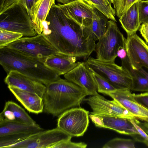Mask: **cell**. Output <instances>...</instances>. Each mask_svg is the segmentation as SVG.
Here are the masks:
<instances>
[{"mask_svg":"<svg viewBox=\"0 0 148 148\" xmlns=\"http://www.w3.org/2000/svg\"><path fill=\"white\" fill-rule=\"evenodd\" d=\"M66 16L83 27L91 24L93 7L84 0H76L66 4H58Z\"/></svg>","mask_w":148,"mask_h":148,"instance_id":"5bb4252c","label":"cell"},{"mask_svg":"<svg viewBox=\"0 0 148 148\" xmlns=\"http://www.w3.org/2000/svg\"><path fill=\"white\" fill-rule=\"evenodd\" d=\"M89 117L97 127L109 129L121 134L130 136L135 141H140L139 133L128 119L92 112L89 113Z\"/></svg>","mask_w":148,"mask_h":148,"instance_id":"8fae6325","label":"cell"},{"mask_svg":"<svg viewBox=\"0 0 148 148\" xmlns=\"http://www.w3.org/2000/svg\"><path fill=\"white\" fill-rule=\"evenodd\" d=\"M65 79L82 88L87 95L98 94L91 71L85 62H80L74 69L64 75Z\"/></svg>","mask_w":148,"mask_h":148,"instance_id":"9a60e30c","label":"cell"},{"mask_svg":"<svg viewBox=\"0 0 148 148\" xmlns=\"http://www.w3.org/2000/svg\"><path fill=\"white\" fill-rule=\"evenodd\" d=\"M131 91L128 89H117L106 95L119 102L137 119L141 120L148 118V110L135 100Z\"/></svg>","mask_w":148,"mask_h":148,"instance_id":"e0dca14e","label":"cell"},{"mask_svg":"<svg viewBox=\"0 0 148 148\" xmlns=\"http://www.w3.org/2000/svg\"><path fill=\"white\" fill-rule=\"evenodd\" d=\"M76 0H56V1L62 4H66L73 1H76Z\"/></svg>","mask_w":148,"mask_h":148,"instance_id":"74e56055","label":"cell"},{"mask_svg":"<svg viewBox=\"0 0 148 148\" xmlns=\"http://www.w3.org/2000/svg\"><path fill=\"white\" fill-rule=\"evenodd\" d=\"M125 49L133 69H148V45L136 33L127 34Z\"/></svg>","mask_w":148,"mask_h":148,"instance_id":"4fadbf2b","label":"cell"},{"mask_svg":"<svg viewBox=\"0 0 148 148\" xmlns=\"http://www.w3.org/2000/svg\"><path fill=\"white\" fill-rule=\"evenodd\" d=\"M6 0H0V10L2 8Z\"/></svg>","mask_w":148,"mask_h":148,"instance_id":"f35d334b","label":"cell"},{"mask_svg":"<svg viewBox=\"0 0 148 148\" xmlns=\"http://www.w3.org/2000/svg\"><path fill=\"white\" fill-rule=\"evenodd\" d=\"M55 4V0H38L31 8L30 16L37 34L42 33L43 22L45 20L51 6Z\"/></svg>","mask_w":148,"mask_h":148,"instance_id":"7402d4cb","label":"cell"},{"mask_svg":"<svg viewBox=\"0 0 148 148\" xmlns=\"http://www.w3.org/2000/svg\"><path fill=\"white\" fill-rule=\"evenodd\" d=\"M76 58L59 53L46 58L44 64L60 76L67 73L79 64L80 62H76Z\"/></svg>","mask_w":148,"mask_h":148,"instance_id":"44dd1931","label":"cell"},{"mask_svg":"<svg viewBox=\"0 0 148 148\" xmlns=\"http://www.w3.org/2000/svg\"><path fill=\"white\" fill-rule=\"evenodd\" d=\"M20 3L24 7L30 16L31 8L34 4L33 0H15L13 5Z\"/></svg>","mask_w":148,"mask_h":148,"instance_id":"836d02e7","label":"cell"},{"mask_svg":"<svg viewBox=\"0 0 148 148\" xmlns=\"http://www.w3.org/2000/svg\"><path fill=\"white\" fill-rule=\"evenodd\" d=\"M87 145L83 142L75 143L71 139L64 141L54 145L52 148H86Z\"/></svg>","mask_w":148,"mask_h":148,"instance_id":"4dcf8cb0","label":"cell"},{"mask_svg":"<svg viewBox=\"0 0 148 148\" xmlns=\"http://www.w3.org/2000/svg\"><path fill=\"white\" fill-rule=\"evenodd\" d=\"M0 64L7 74L16 71L45 85L60 78L43 60L7 47L0 48Z\"/></svg>","mask_w":148,"mask_h":148,"instance_id":"3957f363","label":"cell"},{"mask_svg":"<svg viewBox=\"0 0 148 148\" xmlns=\"http://www.w3.org/2000/svg\"><path fill=\"white\" fill-rule=\"evenodd\" d=\"M121 66L129 73L132 80L131 90L148 92V69H133L127 56L121 59Z\"/></svg>","mask_w":148,"mask_h":148,"instance_id":"ffe728a7","label":"cell"},{"mask_svg":"<svg viewBox=\"0 0 148 148\" xmlns=\"http://www.w3.org/2000/svg\"><path fill=\"white\" fill-rule=\"evenodd\" d=\"M85 63L91 71L106 79L116 89L131 90L132 80L130 75L115 62L104 61L90 57Z\"/></svg>","mask_w":148,"mask_h":148,"instance_id":"5b68a950","label":"cell"},{"mask_svg":"<svg viewBox=\"0 0 148 148\" xmlns=\"http://www.w3.org/2000/svg\"><path fill=\"white\" fill-rule=\"evenodd\" d=\"M117 57H118L121 59L127 56V55L125 47L120 48L117 51Z\"/></svg>","mask_w":148,"mask_h":148,"instance_id":"d590c367","label":"cell"},{"mask_svg":"<svg viewBox=\"0 0 148 148\" xmlns=\"http://www.w3.org/2000/svg\"><path fill=\"white\" fill-rule=\"evenodd\" d=\"M121 26L127 34L136 33L141 24L138 11V2L128 8L119 18Z\"/></svg>","mask_w":148,"mask_h":148,"instance_id":"603a6c76","label":"cell"},{"mask_svg":"<svg viewBox=\"0 0 148 148\" xmlns=\"http://www.w3.org/2000/svg\"><path fill=\"white\" fill-rule=\"evenodd\" d=\"M137 119H130L136 129L139 133L141 138V142L148 146V134L143 128L136 121Z\"/></svg>","mask_w":148,"mask_h":148,"instance_id":"1f68e13d","label":"cell"},{"mask_svg":"<svg viewBox=\"0 0 148 148\" xmlns=\"http://www.w3.org/2000/svg\"><path fill=\"white\" fill-rule=\"evenodd\" d=\"M72 137L57 127L32 135L8 148H52L57 144L71 139Z\"/></svg>","mask_w":148,"mask_h":148,"instance_id":"30bf717a","label":"cell"},{"mask_svg":"<svg viewBox=\"0 0 148 148\" xmlns=\"http://www.w3.org/2000/svg\"><path fill=\"white\" fill-rule=\"evenodd\" d=\"M143 128L145 132L148 134V123L145 122L141 123L138 121H136Z\"/></svg>","mask_w":148,"mask_h":148,"instance_id":"8d00e7d4","label":"cell"},{"mask_svg":"<svg viewBox=\"0 0 148 148\" xmlns=\"http://www.w3.org/2000/svg\"><path fill=\"white\" fill-rule=\"evenodd\" d=\"M141 0H114L113 4L115 14L119 18L125 12L135 3Z\"/></svg>","mask_w":148,"mask_h":148,"instance_id":"f1b7e54d","label":"cell"},{"mask_svg":"<svg viewBox=\"0 0 148 148\" xmlns=\"http://www.w3.org/2000/svg\"><path fill=\"white\" fill-rule=\"evenodd\" d=\"M21 34L0 29V48L22 38Z\"/></svg>","mask_w":148,"mask_h":148,"instance_id":"83f0119b","label":"cell"},{"mask_svg":"<svg viewBox=\"0 0 148 148\" xmlns=\"http://www.w3.org/2000/svg\"><path fill=\"white\" fill-rule=\"evenodd\" d=\"M116 22L108 21L107 30L98 40L95 51L96 58L107 62H115L120 48L125 47L126 39L120 31Z\"/></svg>","mask_w":148,"mask_h":148,"instance_id":"8992f818","label":"cell"},{"mask_svg":"<svg viewBox=\"0 0 148 148\" xmlns=\"http://www.w3.org/2000/svg\"><path fill=\"white\" fill-rule=\"evenodd\" d=\"M3 122L31 125L36 123L24 109L12 101L5 102L3 109L0 114V122Z\"/></svg>","mask_w":148,"mask_h":148,"instance_id":"d6986e66","label":"cell"},{"mask_svg":"<svg viewBox=\"0 0 148 148\" xmlns=\"http://www.w3.org/2000/svg\"><path fill=\"white\" fill-rule=\"evenodd\" d=\"M133 94L135 100L140 105L148 110V92Z\"/></svg>","mask_w":148,"mask_h":148,"instance_id":"d6a6232c","label":"cell"},{"mask_svg":"<svg viewBox=\"0 0 148 148\" xmlns=\"http://www.w3.org/2000/svg\"><path fill=\"white\" fill-rule=\"evenodd\" d=\"M108 18L105 15L93 7L92 20L88 27L96 40H98L105 33L108 27Z\"/></svg>","mask_w":148,"mask_h":148,"instance_id":"cb8c5ba5","label":"cell"},{"mask_svg":"<svg viewBox=\"0 0 148 148\" xmlns=\"http://www.w3.org/2000/svg\"><path fill=\"white\" fill-rule=\"evenodd\" d=\"M90 106L92 112L116 116L129 119L137 118L116 100H109L97 94L84 99Z\"/></svg>","mask_w":148,"mask_h":148,"instance_id":"7c38bea8","label":"cell"},{"mask_svg":"<svg viewBox=\"0 0 148 148\" xmlns=\"http://www.w3.org/2000/svg\"><path fill=\"white\" fill-rule=\"evenodd\" d=\"M103 148H134L135 140L128 139L115 138L107 142Z\"/></svg>","mask_w":148,"mask_h":148,"instance_id":"4316f807","label":"cell"},{"mask_svg":"<svg viewBox=\"0 0 148 148\" xmlns=\"http://www.w3.org/2000/svg\"><path fill=\"white\" fill-rule=\"evenodd\" d=\"M138 11L140 23H148V0L138 1Z\"/></svg>","mask_w":148,"mask_h":148,"instance_id":"f546056e","label":"cell"},{"mask_svg":"<svg viewBox=\"0 0 148 148\" xmlns=\"http://www.w3.org/2000/svg\"><path fill=\"white\" fill-rule=\"evenodd\" d=\"M89 114L80 107L69 109L58 116L57 127L72 136H83L89 125Z\"/></svg>","mask_w":148,"mask_h":148,"instance_id":"ba28073f","label":"cell"},{"mask_svg":"<svg viewBox=\"0 0 148 148\" xmlns=\"http://www.w3.org/2000/svg\"><path fill=\"white\" fill-rule=\"evenodd\" d=\"M17 99L29 112L38 114L43 112L42 97L37 94L12 86H8Z\"/></svg>","mask_w":148,"mask_h":148,"instance_id":"ac0fdd59","label":"cell"},{"mask_svg":"<svg viewBox=\"0 0 148 148\" xmlns=\"http://www.w3.org/2000/svg\"><path fill=\"white\" fill-rule=\"evenodd\" d=\"M5 47L44 62L47 58L59 53L42 33L22 37Z\"/></svg>","mask_w":148,"mask_h":148,"instance_id":"52a82bcc","label":"cell"},{"mask_svg":"<svg viewBox=\"0 0 148 148\" xmlns=\"http://www.w3.org/2000/svg\"><path fill=\"white\" fill-rule=\"evenodd\" d=\"M4 82L8 86L36 93L42 97L46 87L42 83L15 71H11L7 74Z\"/></svg>","mask_w":148,"mask_h":148,"instance_id":"2e32d148","label":"cell"},{"mask_svg":"<svg viewBox=\"0 0 148 148\" xmlns=\"http://www.w3.org/2000/svg\"><path fill=\"white\" fill-rule=\"evenodd\" d=\"M91 72L98 92L106 95L117 90L104 78L96 73Z\"/></svg>","mask_w":148,"mask_h":148,"instance_id":"484cf974","label":"cell"},{"mask_svg":"<svg viewBox=\"0 0 148 148\" xmlns=\"http://www.w3.org/2000/svg\"><path fill=\"white\" fill-rule=\"evenodd\" d=\"M38 124L0 122V148H8L36 133L45 130Z\"/></svg>","mask_w":148,"mask_h":148,"instance_id":"9c48e42d","label":"cell"},{"mask_svg":"<svg viewBox=\"0 0 148 148\" xmlns=\"http://www.w3.org/2000/svg\"><path fill=\"white\" fill-rule=\"evenodd\" d=\"M102 12L108 19L116 22L115 10L111 5L114 0H84Z\"/></svg>","mask_w":148,"mask_h":148,"instance_id":"d4e9b609","label":"cell"},{"mask_svg":"<svg viewBox=\"0 0 148 148\" xmlns=\"http://www.w3.org/2000/svg\"><path fill=\"white\" fill-rule=\"evenodd\" d=\"M45 86L42 97L43 112L54 116H58L66 110L79 106L88 96L80 87L61 78Z\"/></svg>","mask_w":148,"mask_h":148,"instance_id":"7a4b0ae2","label":"cell"},{"mask_svg":"<svg viewBox=\"0 0 148 148\" xmlns=\"http://www.w3.org/2000/svg\"><path fill=\"white\" fill-rule=\"evenodd\" d=\"M42 33L59 53L86 59L95 51L96 39L88 27L67 18L53 4L42 23Z\"/></svg>","mask_w":148,"mask_h":148,"instance_id":"6da1fadb","label":"cell"},{"mask_svg":"<svg viewBox=\"0 0 148 148\" xmlns=\"http://www.w3.org/2000/svg\"><path fill=\"white\" fill-rule=\"evenodd\" d=\"M0 29L27 37L37 34L27 10L20 3L13 5L0 13Z\"/></svg>","mask_w":148,"mask_h":148,"instance_id":"277c9868","label":"cell"},{"mask_svg":"<svg viewBox=\"0 0 148 148\" xmlns=\"http://www.w3.org/2000/svg\"><path fill=\"white\" fill-rule=\"evenodd\" d=\"M141 120L148 123V118H144Z\"/></svg>","mask_w":148,"mask_h":148,"instance_id":"ab89813d","label":"cell"},{"mask_svg":"<svg viewBox=\"0 0 148 148\" xmlns=\"http://www.w3.org/2000/svg\"><path fill=\"white\" fill-rule=\"evenodd\" d=\"M138 30L146 43L148 44V23L142 24L140 25Z\"/></svg>","mask_w":148,"mask_h":148,"instance_id":"e575fe53","label":"cell"},{"mask_svg":"<svg viewBox=\"0 0 148 148\" xmlns=\"http://www.w3.org/2000/svg\"><path fill=\"white\" fill-rule=\"evenodd\" d=\"M38 0H33L34 1V4L36 3L38 1Z\"/></svg>","mask_w":148,"mask_h":148,"instance_id":"60d3db41","label":"cell"}]
</instances>
